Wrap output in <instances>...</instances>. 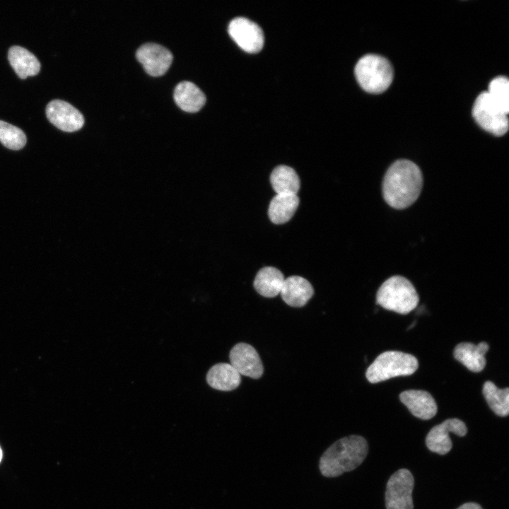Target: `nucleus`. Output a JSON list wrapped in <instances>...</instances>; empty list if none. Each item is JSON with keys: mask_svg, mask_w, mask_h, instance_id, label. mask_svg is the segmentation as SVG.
Masks as SVG:
<instances>
[{"mask_svg": "<svg viewBox=\"0 0 509 509\" xmlns=\"http://www.w3.org/2000/svg\"><path fill=\"white\" fill-rule=\"evenodd\" d=\"M422 186L423 175L420 168L411 160H397L385 174L383 198L392 208L403 209L418 199Z\"/></svg>", "mask_w": 509, "mask_h": 509, "instance_id": "obj_1", "label": "nucleus"}, {"mask_svg": "<svg viewBox=\"0 0 509 509\" xmlns=\"http://www.w3.org/2000/svg\"><path fill=\"white\" fill-rule=\"evenodd\" d=\"M366 440L356 435L342 438L330 445L320 460V470L326 477H336L358 467L368 454Z\"/></svg>", "mask_w": 509, "mask_h": 509, "instance_id": "obj_2", "label": "nucleus"}, {"mask_svg": "<svg viewBox=\"0 0 509 509\" xmlns=\"http://www.w3.org/2000/svg\"><path fill=\"white\" fill-rule=\"evenodd\" d=\"M419 301L413 284L405 277L393 276L379 288L376 303L386 310L407 314L416 308Z\"/></svg>", "mask_w": 509, "mask_h": 509, "instance_id": "obj_3", "label": "nucleus"}, {"mask_svg": "<svg viewBox=\"0 0 509 509\" xmlns=\"http://www.w3.org/2000/svg\"><path fill=\"white\" fill-rule=\"evenodd\" d=\"M355 76L358 84L370 93L386 90L393 80V69L385 57L368 54L363 56L355 66Z\"/></svg>", "mask_w": 509, "mask_h": 509, "instance_id": "obj_4", "label": "nucleus"}, {"mask_svg": "<svg viewBox=\"0 0 509 509\" xmlns=\"http://www.w3.org/2000/svg\"><path fill=\"white\" fill-rule=\"evenodd\" d=\"M418 367V360L413 355L388 351L375 358L368 368L365 376L370 382L377 383L397 376L410 375Z\"/></svg>", "mask_w": 509, "mask_h": 509, "instance_id": "obj_5", "label": "nucleus"}, {"mask_svg": "<svg viewBox=\"0 0 509 509\" xmlns=\"http://www.w3.org/2000/svg\"><path fill=\"white\" fill-rule=\"evenodd\" d=\"M472 116L483 129L493 135H504L508 129V115L491 101L486 91L482 92L476 98Z\"/></svg>", "mask_w": 509, "mask_h": 509, "instance_id": "obj_6", "label": "nucleus"}, {"mask_svg": "<svg viewBox=\"0 0 509 509\" xmlns=\"http://www.w3.org/2000/svg\"><path fill=\"white\" fill-rule=\"evenodd\" d=\"M414 480L406 469H400L389 479L385 491L387 509H414L412 492Z\"/></svg>", "mask_w": 509, "mask_h": 509, "instance_id": "obj_7", "label": "nucleus"}, {"mask_svg": "<svg viewBox=\"0 0 509 509\" xmlns=\"http://www.w3.org/2000/svg\"><path fill=\"white\" fill-rule=\"evenodd\" d=\"M231 38L245 52L256 53L264 45V37L261 28L253 21L245 18L233 19L228 28Z\"/></svg>", "mask_w": 509, "mask_h": 509, "instance_id": "obj_8", "label": "nucleus"}, {"mask_svg": "<svg viewBox=\"0 0 509 509\" xmlns=\"http://www.w3.org/2000/svg\"><path fill=\"white\" fill-rule=\"evenodd\" d=\"M467 432V426L462 421L449 419L430 430L426 438V444L431 451L441 455H445L452 446L449 433L464 436Z\"/></svg>", "mask_w": 509, "mask_h": 509, "instance_id": "obj_9", "label": "nucleus"}, {"mask_svg": "<svg viewBox=\"0 0 509 509\" xmlns=\"http://www.w3.org/2000/svg\"><path fill=\"white\" fill-rule=\"evenodd\" d=\"M49 121L64 131L79 130L84 124L83 115L73 105L62 100H53L46 107Z\"/></svg>", "mask_w": 509, "mask_h": 509, "instance_id": "obj_10", "label": "nucleus"}, {"mask_svg": "<svg viewBox=\"0 0 509 509\" xmlns=\"http://www.w3.org/2000/svg\"><path fill=\"white\" fill-rule=\"evenodd\" d=\"M136 56L146 72L152 76H160L165 74L173 59L170 50L155 43L141 45L137 49Z\"/></svg>", "mask_w": 509, "mask_h": 509, "instance_id": "obj_11", "label": "nucleus"}, {"mask_svg": "<svg viewBox=\"0 0 509 509\" xmlns=\"http://www.w3.org/2000/svg\"><path fill=\"white\" fill-rule=\"evenodd\" d=\"M230 365L240 375L253 379L259 378L264 372L260 357L251 345L246 343L235 344L229 354Z\"/></svg>", "mask_w": 509, "mask_h": 509, "instance_id": "obj_12", "label": "nucleus"}, {"mask_svg": "<svg viewBox=\"0 0 509 509\" xmlns=\"http://www.w3.org/2000/svg\"><path fill=\"white\" fill-rule=\"evenodd\" d=\"M401 402L416 417L428 420L437 413V404L432 395L425 390H409L399 394Z\"/></svg>", "mask_w": 509, "mask_h": 509, "instance_id": "obj_13", "label": "nucleus"}, {"mask_svg": "<svg viewBox=\"0 0 509 509\" xmlns=\"http://www.w3.org/2000/svg\"><path fill=\"white\" fill-rule=\"evenodd\" d=\"M280 294L287 305L300 308L312 297L314 290L307 279L299 276H291L284 279Z\"/></svg>", "mask_w": 509, "mask_h": 509, "instance_id": "obj_14", "label": "nucleus"}, {"mask_svg": "<svg viewBox=\"0 0 509 509\" xmlns=\"http://www.w3.org/2000/svg\"><path fill=\"white\" fill-rule=\"evenodd\" d=\"M489 349L486 342L478 344L470 342L458 344L453 352L456 360L462 363L468 370L474 373L481 372L486 365L485 353Z\"/></svg>", "mask_w": 509, "mask_h": 509, "instance_id": "obj_15", "label": "nucleus"}, {"mask_svg": "<svg viewBox=\"0 0 509 509\" xmlns=\"http://www.w3.org/2000/svg\"><path fill=\"white\" fill-rule=\"evenodd\" d=\"M8 59L16 74L21 79L37 75L40 71V63L30 51L20 46L10 47Z\"/></svg>", "mask_w": 509, "mask_h": 509, "instance_id": "obj_16", "label": "nucleus"}, {"mask_svg": "<svg viewBox=\"0 0 509 509\" xmlns=\"http://www.w3.org/2000/svg\"><path fill=\"white\" fill-rule=\"evenodd\" d=\"M206 381L213 389L230 391L239 386L241 378L230 363H219L209 369L206 375Z\"/></svg>", "mask_w": 509, "mask_h": 509, "instance_id": "obj_17", "label": "nucleus"}, {"mask_svg": "<svg viewBox=\"0 0 509 509\" xmlns=\"http://www.w3.org/2000/svg\"><path fill=\"white\" fill-rule=\"evenodd\" d=\"M174 100L177 106L187 112H198L205 104L204 93L193 83L182 81L174 90Z\"/></svg>", "mask_w": 509, "mask_h": 509, "instance_id": "obj_18", "label": "nucleus"}, {"mask_svg": "<svg viewBox=\"0 0 509 509\" xmlns=\"http://www.w3.org/2000/svg\"><path fill=\"white\" fill-rule=\"evenodd\" d=\"M299 205V198L294 194H277L271 199L268 214L275 224L288 222L294 215Z\"/></svg>", "mask_w": 509, "mask_h": 509, "instance_id": "obj_19", "label": "nucleus"}, {"mask_svg": "<svg viewBox=\"0 0 509 509\" xmlns=\"http://www.w3.org/2000/svg\"><path fill=\"white\" fill-rule=\"evenodd\" d=\"M284 279L280 270L273 267H266L257 272L254 287L261 296L273 298L280 293Z\"/></svg>", "mask_w": 509, "mask_h": 509, "instance_id": "obj_20", "label": "nucleus"}, {"mask_svg": "<svg viewBox=\"0 0 509 509\" xmlns=\"http://www.w3.org/2000/svg\"><path fill=\"white\" fill-rule=\"evenodd\" d=\"M273 189L277 194H296L300 189V179L292 168L287 165L276 167L270 176Z\"/></svg>", "mask_w": 509, "mask_h": 509, "instance_id": "obj_21", "label": "nucleus"}, {"mask_svg": "<svg viewBox=\"0 0 509 509\" xmlns=\"http://www.w3.org/2000/svg\"><path fill=\"white\" fill-rule=\"evenodd\" d=\"M483 395L491 409L499 416H506L509 413V389H500L491 381L483 385Z\"/></svg>", "mask_w": 509, "mask_h": 509, "instance_id": "obj_22", "label": "nucleus"}, {"mask_svg": "<svg viewBox=\"0 0 509 509\" xmlns=\"http://www.w3.org/2000/svg\"><path fill=\"white\" fill-rule=\"evenodd\" d=\"M491 101L505 114L509 112V81L504 76L493 78L486 91Z\"/></svg>", "mask_w": 509, "mask_h": 509, "instance_id": "obj_23", "label": "nucleus"}, {"mask_svg": "<svg viewBox=\"0 0 509 509\" xmlns=\"http://www.w3.org/2000/svg\"><path fill=\"white\" fill-rule=\"evenodd\" d=\"M26 136L18 127L0 120V141L11 150H20L26 144Z\"/></svg>", "mask_w": 509, "mask_h": 509, "instance_id": "obj_24", "label": "nucleus"}, {"mask_svg": "<svg viewBox=\"0 0 509 509\" xmlns=\"http://www.w3.org/2000/svg\"><path fill=\"white\" fill-rule=\"evenodd\" d=\"M457 509H482V508L476 503H466Z\"/></svg>", "mask_w": 509, "mask_h": 509, "instance_id": "obj_25", "label": "nucleus"}, {"mask_svg": "<svg viewBox=\"0 0 509 509\" xmlns=\"http://www.w3.org/2000/svg\"><path fill=\"white\" fill-rule=\"evenodd\" d=\"M2 457H3V452H2V450H1V447H0V462H1V460H2Z\"/></svg>", "mask_w": 509, "mask_h": 509, "instance_id": "obj_26", "label": "nucleus"}]
</instances>
